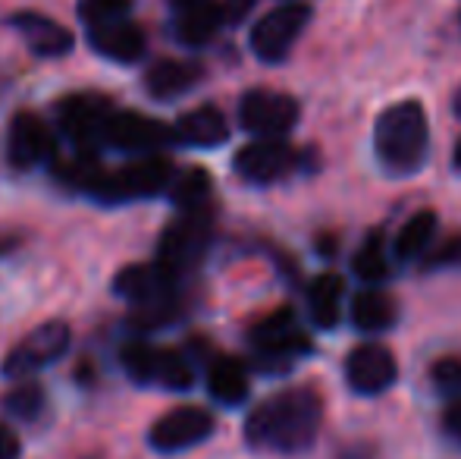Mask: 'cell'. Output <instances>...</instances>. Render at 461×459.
<instances>
[{
  "instance_id": "26",
  "label": "cell",
  "mask_w": 461,
  "mask_h": 459,
  "mask_svg": "<svg viewBox=\"0 0 461 459\" xmlns=\"http://www.w3.org/2000/svg\"><path fill=\"white\" fill-rule=\"evenodd\" d=\"M192 381H194V372L183 353H176V349H158L151 384H160V387H167V390H188Z\"/></svg>"
},
{
  "instance_id": "34",
  "label": "cell",
  "mask_w": 461,
  "mask_h": 459,
  "mask_svg": "<svg viewBox=\"0 0 461 459\" xmlns=\"http://www.w3.org/2000/svg\"><path fill=\"white\" fill-rule=\"evenodd\" d=\"M446 431H449L456 441H461V399L449 406V412H446Z\"/></svg>"
},
{
  "instance_id": "10",
  "label": "cell",
  "mask_w": 461,
  "mask_h": 459,
  "mask_svg": "<svg viewBox=\"0 0 461 459\" xmlns=\"http://www.w3.org/2000/svg\"><path fill=\"white\" fill-rule=\"evenodd\" d=\"M170 142H176L173 139V129L164 126L160 120H151V116L135 111H116L113 107L107 126H104L101 145H110L126 154H158Z\"/></svg>"
},
{
  "instance_id": "11",
  "label": "cell",
  "mask_w": 461,
  "mask_h": 459,
  "mask_svg": "<svg viewBox=\"0 0 461 459\" xmlns=\"http://www.w3.org/2000/svg\"><path fill=\"white\" fill-rule=\"evenodd\" d=\"M213 431V416L201 406H176L160 416L148 431V444L158 454H183L204 444Z\"/></svg>"
},
{
  "instance_id": "3",
  "label": "cell",
  "mask_w": 461,
  "mask_h": 459,
  "mask_svg": "<svg viewBox=\"0 0 461 459\" xmlns=\"http://www.w3.org/2000/svg\"><path fill=\"white\" fill-rule=\"evenodd\" d=\"M176 283L179 277L170 274L164 264L145 262L122 268L113 280V293L139 308L141 325L160 327L176 315Z\"/></svg>"
},
{
  "instance_id": "36",
  "label": "cell",
  "mask_w": 461,
  "mask_h": 459,
  "mask_svg": "<svg viewBox=\"0 0 461 459\" xmlns=\"http://www.w3.org/2000/svg\"><path fill=\"white\" fill-rule=\"evenodd\" d=\"M452 107H456V114L461 116V88H458V95H456V105H452Z\"/></svg>"
},
{
  "instance_id": "14",
  "label": "cell",
  "mask_w": 461,
  "mask_h": 459,
  "mask_svg": "<svg viewBox=\"0 0 461 459\" xmlns=\"http://www.w3.org/2000/svg\"><path fill=\"white\" fill-rule=\"evenodd\" d=\"M399 378V362L380 344H365L352 349L346 359V381L355 393L361 397H376V393L389 390Z\"/></svg>"
},
{
  "instance_id": "8",
  "label": "cell",
  "mask_w": 461,
  "mask_h": 459,
  "mask_svg": "<svg viewBox=\"0 0 461 459\" xmlns=\"http://www.w3.org/2000/svg\"><path fill=\"white\" fill-rule=\"evenodd\" d=\"M239 123L258 139H283L298 123V101L283 92L251 88L239 101Z\"/></svg>"
},
{
  "instance_id": "28",
  "label": "cell",
  "mask_w": 461,
  "mask_h": 459,
  "mask_svg": "<svg viewBox=\"0 0 461 459\" xmlns=\"http://www.w3.org/2000/svg\"><path fill=\"white\" fill-rule=\"evenodd\" d=\"M4 406H6V412L10 416H16V418H38L41 416V409H44V390H41V384H35V381H23V384H16L10 393L4 397Z\"/></svg>"
},
{
  "instance_id": "23",
  "label": "cell",
  "mask_w": 461,
  "mask_h": 459,
  "mask_svg": "<svg viewBox=\"0 0 461 459\" xmlns=\"http://www.w3.org/2000/svg\"><path fill=\"white\" fill-rule=\"evenodd\" d=\"M352 325L361 334H383L395 325V302L383 289H365L352 302Z\"/></svg>"
},
{
  "instance_id": "27",
  "label": "cell",
  "mask_w": 461,
  "mask_h": 459,
  "mask_svg": "<svg viewBox=\"0 0 461 459\" xmlns=\"http://www.w3.org/2000/svg\"><path fill=\"white\" fill-rule=\"evenodd\" d=\"M352 268H355V274H358L361 280L367 283V287H374V283L386 280L389 262H386V252H383V239L376 236V233H374V236H367V243L361 245L358 252H355Z\"/></svg>"
},
{
  "instance_id": "2",
  "label": "cell",
  "mask_w": 461,
  "mask_h": 459,
  "mask_svg": "<svg viewBox=\"0 0 461 459\" xmlns=\"http://www.w3.org/2000/svg\"><path fill=\"white\" fill-rule=\"evenodd\" d=\"M430 148V123L420 101H399L374 123V151L393 177H411L424 167Z\"/></svg>"
},
{
  "instance_id": "32",
  "label": "cell",
  "mask_w": 461,
  "mask_h": 459,
  "mask_svg": "<svg viewBox=\"0 0 461 459\" xmlns=\"http://www.w3.org/2000/svg\"><path fill=\"white\" fill-rule=\"evenodd\" d=\"M427 268L439 271V268H461V233L458 236H449L437 252H430L427 258Z\"/></svg>"
},
{
  "instance_id": "19",
  "label": "cell",
  "mask_w": 461,
  "mask_h": 459,
  "mask_svg": "<svg viewBox=\"0 0 461 459\" xmlns=\"http://www.w3.org/2000/svg\"><path fill=\"white\" fill-rule=\"evenodd\" d=\"M173 139L192 148H217L230 139V123L213 105L194 107L179 116V123L173 126Z\"/></svg>"
},
{
  "instance_id": "12",
  "label": "cell",
  "mask_w": 461,
  "mask_h": 459,
  "mask_svg": "<svg viewBox=\"0 0 461 459\" xmlns=\"http://www.w3.org/2000/svg\"><path fill=\"white\" fill-rule=\"evenodd\" d=\"M110 114H113V105L101 95H69L57 107V123L79 151H92L95 145H101Z\"/></svg>"
},
{
  "instance_id": "20",
  "label": "cell",
  "mask_w": 461,
  "mask_h": 459,
  "mask_svg": "<svg viewBox=\"0 0 461 459\" xmlns=\"http://www.w3.org/2000/svg\"><path fill=\"white\" fill-rule=\"evenodd\" d=\"M204 69L198 63L188 60H158L145 76V88L154 95L158 101H173L179 95L192 92L194 86L201 82Z\"/></svg>"
},
{
  "instance_id": "30",
  "label": "cell",
  "mask_w": 461,
  "mask_h": 459,
  "mask_svg": "<svg viewBox=\"0 0 461 459\" xmlns=\"http://www.w3.org/2000/svg\"><path fill=\"white\" fill-rule=\"evenodd\" d=\"M430 381L439 393L452 399H461V359L458 355H446V359H437L430 368Z\"/></svg>"
},
{
  "instance_id": "31",
  "label": "cell",
  "mask_w": 461,
  "mask_h": 459,
  "mask_svg": "<svg viewBox=\"0 0 461 459\" xmlns=\"http://www.w3.org/2000/svg\"><path fill=\"white\" fill-rule=\"evenodd\" d=\"M129 10H132V0H79V16L86 25L129 16Z\"/></svg>"
},
{
  "instance_id": "16",
  "label": "cell",
  "mask_w": 461,
  "mask_h": 459,
  "mask_svg": "<svg viewBox=\"0 0 461 459\" xmlns=\"http://www.w3.org/2000/svg\"><path fill=\"white\" fill-rule=\"evenodd\" d=\"M88 41H92V48L97 54L107 57V60H113V63L141 60V54H145V48H148L145 32H141L129 16L88 25Z\"/></svg>"
},
{
  "instance_id": "33",
  "label": "cell",
  "mask_w": 461,
  "mask_h": 459,
  "mask_svg": "<svg viewBox=\"0 0 461 459\" xmlns=\"http://www.w3.org/2000/svg\"><path fill=\"white\" fill-rule=\"evenodd\" d=\"M19 454H23L19 437L6 425H0V459H19Z\"/></svg>"
},
{
  "instance_id": "24",
  "label": "cell",
  "mask_w": 461,
  "mask_h": 459,
  "mask_svg": "<svg viewBox=\"0 0 461 459\" xmlns=\"http://www.w3.org/2000/svg\"><path fill=\"white\" fill-rule=\"evenodd\" d=\"M308 308L311 318L323 331H333L342 315V280L336 274H321L308 287Z\"/></svg>"
},
{
  "instance_id": "29",
  "label": "cell",
  "mask_w": 461,
  "mask_h": 459,
  "mask_svg": "<svg viewBox=\"0 0 461 459\" xmlns=\"http://www.w3.org/2000/svg\"><path fill=\"white\" fill-rule=\"evenodd\" d=\"M122 368L129 372V378L139 384H151L154 378V362H158V346L145 344V340H132L129 346H122Z\"/></svg>"
},
{
  "instance_id": "22",
  "label": "cell",
  "mask_w": 461,
  "mask_h": 459,
  "mask_svg": "<svg viewBox=\"0 0 461 459\" xmlns=\"http://www.w3.org/2000/svg\"><path fill=\"white\" fill-rule=\"evenodd\" d=\"M439 230V221L433 211H418L414 217H408L402 224V230L395 233V243H393V255L399 262H418V258L427 255V249L433 245Z\"/></svg>"
},
{
  "instance_id": "6",
  "label": "cell",
  "mask_w": 461,
  "mask_h": 459,
  "mask_svg": "<svg viewBox=\"0 0 461 459\" xmlns=\"http://www.w3.org/2000/svg\"><path fill=\"white\" fill-rule=\"evenodd\" d=\"M311 16H314V10H311L308 4L289 0V4L276 6V10H270L267 16L258 19L255 29H251V50H255L258 60H264V63L285 60L292 44H295L298 38H302V32L308 29Z\"/></svg>"
},
{
  "instance_id": "15",
  "label": "cell",
  "mask_w": 461,
  "mask_h": 459,
  "mask_svg": "<svg viewBox=\"0 0 461 459\" xmlns=\"http://www.w3.org/2000/svg\"><path fill=\"white\" fill-rule=\"evenodd\" d=\"M54 154V135L50 126L38 114H16L6 129V161L16 170H32Z\"/></svg>"
},
{
  "instance_id": "7",
  "label": "cell",
  "mask_w": 461,
  "mask_h": 459,
  "mask_svg": "<svg viewBox=\"0 0 461 459\" xmlns=\"http://www.w3.org/2000/svg\"><path fill=\"white\" fill-rule=\"evenodd\" d=\"M251 346H255L258 359L267 365L276 362V368H289V362H295L298 355L311 353V340L302 331L295 312L292 308H276V312L264 315L249 334Z\"/></svg>"
},
{
  "instance_id": "5",
  "label": "cell",
  "mask_w": 461,
  "mask_h": 459,
  "mask_svg": "<svg viewBox=\"0 0 461 459\" xmlns=\"http://www.w3.org/2000/svg\"><path fill=\"white\" fill-rule=\"evenodd\" d=\"M213 239V211L211 205L192 211H179V217L164 230L158 243V258L154 262L164 264L170 274L183 277L192 268L204 262L207 249Z\"/></svg>"
},
{
  "instance_id": "13",
  "label": "cell",
  "mask_w": 461,
  "mask_h": 459,
  "mask_svg": "<svg viewBox=\"0 0 461 459\" xmlns=\"http://www.w3.org/2000/svg\"><path fill=\"white\" fill-rule=\"evenodd\" d=\"M236 173L249 183L267 186L276 179L289 177L298 164V154L292 145H285L283 139H255L251 145H245L236 154Z\"/></svg>"
},
{
  "instance_id": "25",
  "label": "cell",
  "mask_w": 461,
  "mask_h": 459,
  "mask_svg": "<svg viewBox=\"0 0 461 459\" xmlns=\"http://www.w3.org/2000/svg\"><path fill=\"white\" fill-rule=\"evenodd\" d=\"M167 192L179 211L204 208V205H211V177L201 167H188L183 173H173V183Z\"/></svg>"
},
{
  "instance_id": "9",
  "label": "cell",
  "mask_w": 461,
  "mask_h": 459,
  "mask_svg": "<svg viewBox=\"0 0 461 459\" xmlns=\"http://www.w3.org/2000/svg\"><path fill=\"white\" fill-rule=\"evenodd\" d=\"M69 337H73V334H69V327L63 325V321H48V325L25 334V337L6 353L0 372H4L6 378H16V381L29 378V374H35L38 368L60 359V355L69 349Z\"/></svg>"
},
{
  "instance_id": "21",
  "label": "cell",
  "mask_w": 461,
  "mask_h": 459,
  "mask_svg": "<svg viewBox=\"0 0 461 459\" xmlns=\"http://www.w3.org/2000/svg\"><path fill=\"white\" fill-rule=\"evenodd\" d=\"M207 390L217 403L223 406H239L245 397H249V372L239 359H230V355H220V359L211 362L207 368Z\"/></svg>"
},
{
  "instance_id": "18",
  "label": "cell",
  "mask_w": 461,
  "mask_h": 459,
  "mask_svg": "<svg viewBox=\"0 0 461 459\" xmlns=\"http://www.w3.org/2000/svg\"><path fill=\"white\" fill-rule=\"evenodd\" d=\"M10 25L25 38L32 54H38V57H67L76 44L73 32L63 29L57 19L41 16V13H16V16L10 19Z\"/></svg>"
},
{
  "instance_id": "1",
  "label": "cell",
  "mask_w": 461,
  "mask_h": 459,
  "mask_svg": "<svg viewBox=\"0 0 461 459\" xmlns=\"http://www.w3.org/2000/svg\"><path fill=\"white\" fill-rule=\"evenodd\" d=\"M323 422V399L314 387H289L255 406L245 418V441L255 450L298 454L311 447Z\"/></svg>"
},
{
  "instance_id": "17",
  "label": "cell",
  "mask_w": 461,
  "mask_h": 459,
  "mask_svg": "<svg viewBox=\"0 0 461 459\" xmlns=\"http://www.w3.org/2000/svg\"><path fill=\"white\" fill-rule=\"evenodd\" d=\"M226 23V10L217 0H176V23L173 32L188 48L207 44Z\"/></svg>"
},
{
  "instance_id": "35",
  "label": "cell",
  "mask_w": 461,
  "mask_h": 459,
  "mask_svg": "<svg viewBox=\"0 0 461 459\" xmlns=\"http://www.w3.org/2000/svg\"><path fill=\"white\" fill-rule=\"evenodd\" d=\"M452 164H456V170L461 173V139H458V145H456V154H452Z\"/></svg>"
},
{
  "instance_id": "4",
  "label": "cell",
  "mask_w": 461,
  "mask_h": 459,
  "mask_svg": "<svg viewBox=\"0 0 461 459\" xmlns=\"http://www.w3.org/2000/svg\"><path fill=\"white\" fill-rule=\"evenodd\" d=\"M173 173L176 170L164 154H141L139 161H129L120 170H104L88 196L107 205L141 202V198H154L170 189Z\"/></svg>"
}]
</instances>
